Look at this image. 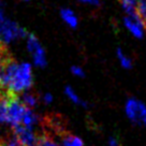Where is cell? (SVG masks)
<instances>
[{
	"instance_id": "5",
	"label": "cell",
	"mask_w": 146,
	"mask_h": 146,
	"mask_svg": "<svg viewBox=\"0 0 146 146\" xmlns=\"http://www.w3.org/2000/svg\"><path fill=\"white\" fill-rule=\"evenodd\" d=\"M14 137H16L24 146H33L36 144V137L33 133L31 127L25 126L23 123H18L12 126Z\"/></svg>"
},
{
	"instance_id": "22",
	"label": "cell",
	"mask_w": 146,
	"mask_h": 146,
	"mask_svg": "<svg viewBox=\"0 0 146 146\" xmlns=\"http://www.w3.org/2000/svg\"><path fill=\"white\" fill-rule=\"evenodd\" d=\"M8 50V48H7V46L2 45V44L0 43V52H2V50Z\"/></svg>"
},
{
	"instance_id": "20",
	"label": "cell",
	"mask_w": 146,
	"mask_h": 146,
	"mask_svg": "<svg viewBox=\"0 0 146 146\" xmlns=\"http://www.w3.org/2000/svg\"><path fill=\"white\" fill-rule=\"evenodd\" d=\"M43 101H44V103H46V104H50V102L53 101V96L47 92V94H45V95L43 96Z\"/></svg>"
},
{
	"instance_id": "18",
	"label": "cell",
	"mask_w": 146,
	"mask_h": 146,
	"mask_svg": "<svg viewBox=\"0 0 146 146\" xmlns=\"http://www.w3.org/2000/svg\"><path fill=\"white\" fill-rule=\"evenodd\" d=\"M109 146H119V141L117 137H111L109 139Z\"/></svg>"
},
{
	"instance_id": "24",
	"label": "cell",
	"mask_w": 146,
	"mask_h": 146,
	"mask_svg": "<svg viewBox=\"0 0 146 146\" xmlns=\"http://www.w3.org/2000/svg\"><path fill=\"white\" fill-rule=\"evenodd\" d=\"M26 1H28V0H26Z\"/></svg>"
},
{
	"instance_id": "4",
	"label": "cell",
	"mask_w": 146,
	"mask_h": 146,
	"mask_svg": "<svg viewBox=\"0 0 146 146\" xmlns=\"http://www.w3.org/2000/svg\"><path fill=\"white\" fill-rule=\"evenodd\" d=\"M27 48L30 52L35 64L38 67H45L46 66V55L44 48L41 46L40 41L38 40L33 33H29L27 36Z\"/></svg>"
},
{
	"instance_id": "6",
	"label": "cell",
	"mask_w": 146,
	"mask_h": 146,
	"mask_svg": "<svg viewBox=\"0 0 146 146\" xmlns=\"http://www.w3.org/2000/svg\"><path fill=\"white\" fill-rule=\"evenodd\" d=\"M123 24L129 31L132 33L135 38H139L141 39L143 38V29H145V26H144V23L141 22V21H137V19H134V18L130 17H125L123 19Z\"/></svg>"
},
{
	"instance_id": "19",
	"label": "cell",
	"mask_w": 146,
	"mask_h": 146,
	"mask_svg": "<svg viewBox=\"0 0 146 146\" xmlns=\"http://www.w3.org/2000/svg\"><path fill=\"white\" fill-rule=\"evenodd\" d=\"M82 3H87L90 5H99V0H78Z\"/></svg>"
},
{
	"instance_id": "14",
	"label": "cell",
	"mask_w": 146,
	"mask_h": 146,
	"mask_svg": "<svg viewBox=\"0 0 146 146\" xmlns=\"http://www.w3.org/2000/svg\"><path fill=\"white\" fill-rule=\"evenodd\" d=\"M5 121H8V108H7V99L5 97L0 101V125L5 123Z\"/></svg>"
},
{
	"instance_id": "21",
	"label": "cell",
	"mask_w": 146,
	"mask_h": 146,
	"mask_svg": "<svg viewBox=\"0 0 146 146\" xmlns=\"http://www.w3.org/2000/svg\"><path fill=\"white\" fill-rule=\"evenodd\" d=\"M7 92H8V89L0 85V101H1L2 99H3V98H5V95H7Z\"/></svg>"
},
{
	"instance_id": "13",
	"label": "cell",
	"mask_w": 146,
	"mask_h": 146,
	"mask_svg": "<svg viewBox=\"0 0 146 146\" xmlns=\"http://www.w3.org/2000/svg\"><path fill=\"white\" fill-rule=\"evenodd\" d=\"M117 57H118V60L120 64L123 66L125 69H131L132 68V61L131 59L123 54V52L121 48H117Z\"/></svg>"
},
{
	"instance_id": "11",
	"label": "cell",
	"mask_w": 146,
	"mask_h": 146,
	"mask_svg": "<svg viewBox=\"0 0 146 146\" xmlns=\"http://www.w3.org/2000/svg\"><path fill=\"white\" fill-rule=\"evenodd\" d=\"M64 94L67 95L70 100L72 101L73 103H75V104H78V105H82V106H87V103L86 102H84L83 100H81V98L76 95V92L73 90L72 87L70 86H67L64 88Z\"/></svg>"
},
{
	"instance_id": "23",
	"label": "cell",
	"mask_w": 146,
	"mask_h": 146,
	"mask_svg": "<svg viewBox=\"0 0 146 146\" xmlns=\"http://www.w3.org/2000/svg\"><path fill=\"white\" fill-rule=\"evenodd\" d=\"M33 146H36V145H33Z\"/></svg>"
},
{
	"instance_id": "17",
	"label": "cell",
	"mask_w": 146,
	"mask_h": 146,
	"mask_svg": "<svg viewBox=\"0 0 146 146\" xmlns=\"http://www.w3.org/2000/svg\"><path fill=\"white\" fill-rule=\"evenodd\" d=\"M5 146H24V145L18 141L16 137H12V139H9L8 141H5Z\"/></svg>"
},
{
	"instance_id": "7",
	"label": "cell",
	"mask_w": 146,
	"mask_h": 146,
	"mask_svg": "<svg viewBox=\"0 0 146 146\" xmlns=\"http://www.w3.org/2000/svg\"><path fill=\"white\" fill-rule=\"evenodd\" d=\"M119 2L123 5V10L126 11L128 16L137 19V21H142L137 12V0H119Z\"/></svg>"
},
{
	"instance_id": "16",
	"label": "cell",
	"mask_w": 146,
	"mask_h": 146,
	"mask_svg": "<svg viewBox=\"0 0 146 146\" xmlns=\"http://www.w3.org/2000/svg\"><path fill=\"white\" fill-rule=\"evenodd\" d=\"M71 72L75 75V76H78V78H84L85 76V72L83 71V69L81 67H76V66H73L71 68Z\"/></svg>"
},
{
	"instance_id": "8",
	"label": "cell",
	"mask_w": 146,
	"mask_h": 146,
	"mask_svg": "<svg viewBox=\"0 0 146 146\" xmlns=\"http://www.w3.org/2000/svg\"><path fill=\"white\" fill-rule=\"evenodd\" d=\"M60 16L64 19V22L69 27L71 28H76L78 25V16L72 10L70 9H61L60 10Z\"/></svg>"
},
{
	"instance_id": "3",
	"label": "cell",
	"mask_w": 146,
	"mask_h": 146,
	"mask_svg": "<svg viewBox=\"0 0 146 146\" xmlns=\"http://www.w3.org/2000/svg\"><path fill=\"white\" fill-rule=\"evenodd\" d=\"M126 114L128 118L137 125H146V105L137 100L129 99L126 103Z\"/></svg>"
},
{
	"instance_id": "1",
	"label": "cell",
	"mask_w": 146,
	"mask_h": 146,
	"mask_svg": "<svg viewBox=\"0 0 146 146\" xmlns=\"http://www.w3.org/2000/svg\"><path fill=\"white\" fill-rule=\"evenodd\" d=\"M32 85L31 66L28 62L17 64L11 56L5 66V88L18 95Z\"/></svg>"
},
{
	"instance_id": "10",
	"label": "cell",
	"mask_w": 146,
	"mask_h": 146,
	"mask_svg": "<svg viewBox=\"0 0 146 146\" xmlns=\"http://www.w3.org/2000/svg\"><path fill=\"white\" fill-rule=\"evenodd\" d=\"M60 140H61V146H84L82 140L73 135L70 131L60 137Z\"/></svg>"
},
{
	"instance_id": "15",
	"label": "cell",
	"mask_w": 146,
	"mask_h": 146,
	"mask_svg": "<svg viewBox=\"0 0 146 146\" xmlns=\"http://www.w3.org/2000/svg\"><path fill=\"white\" fill-rule=\"evenodd\" d=\"M137 12L146 29V0H137Z\"/></svg>"
},
{
	"instance_id": "2",
	"label": "cell",
	"mask_w": 146,
	"mask_h": 146,
	"mask_svg": "<svg viewBox=\"0 0 146 146\" xmlns=\"http://www.w3.org/2000/svg\"><path fill=\"white\" fill-rule=\"evenodd\" d=\"M29 35L26 29L23 27L18 26L16 23H14L10 19H7L5 24L0 28V43L2 45L8 46L11 42L18 40V39H23L27 38Z\"/></svg>"
},
{
	"instance_id": "9",
	"label": "cell",
	"mask_w": 146,
	"mask_h": 146,
	"mask_svg": "<svg viewBox=\"0 0 146 146\" xmlns=\"http://www.w3.org/2000/svg\"><path fill=\"white\" fill-rule=\"evenodd\" d=\"M36 146H59V144L55 141L54 135L43 130L36 137Z\"/></svg>"
},
{
	"instance_id": "12",
	"label": "cell",
	"mask_w": 146,
	"mask_h": 146,
	"mask_svg": "<svg viewBox=\"0 0 146 146\" xmlns=\"http://www.w3.org/2000/svg\"><path fill=\"white\" fill-rule=\"evenodd\" d=\"M22 102H23L27 108L32 109V108L36 106V104H38V98H36V96L33 95V94L26 92V94H24L23 97H22Z\"/></svg>"
}]
</instances>
